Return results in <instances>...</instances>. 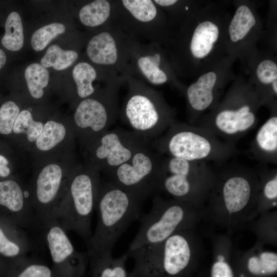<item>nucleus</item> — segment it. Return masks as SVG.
<instances>
[{
    "label": "nucleus",
    "instance_id": "8",
    "mask_svg": "<svg viewBox=\"0 0 277 277\" xmlns=\"http://www.w3.org/2000/svg\"><path fill=\"white\" fill-rule=\"evenodd\" d=\"M101 184L96 174L81 172L75 174L54 215L66 231L76 232L86 244L92 236L91 219Z\"/></svg>",
    "mask_w": 277,
    "mask_h": 277
},
{
    "label": "nucleus",
    "instance_id": "21",
    "mask_svg": "<svg viewBox=\"0 0 277 277\" xmlns=\"http://www.w3.org/2000/svg\"><path fill=\"white\" fill-rule=\"evenodd\" d=\"M128 257L127 252L117 258L112 253L88 258L90 277H129L126 268Z\"/></svg>",
    "mask_w": 277,
    "mask_h": 277
},
{
    "label": "nucleus",
    "instance_id": "14",
    "mask_svg": "<svg viewBox=\"0 0 277 277\" xmlns=\"http://www.w3.org/2000/svg\"><path fill=\"white\" fill-rule=\"evenodd\" d=\"M118 86L109 84L100 99L86 98L78 105L74 115L76 126L98 137L108 130L119 117Z\"/></svg>",
    "mask_w": 277,
    "mask_h": 277
},
{
    "label": "nucleus",
    "instance_id": "19",
    "mask_svg": "<svg viewBox=\"0 0 277 277\" xmlns=\"http://www.w3.org/2000/svg\"><path fill=\"white\" fill-rule=\"evenodd\" d=\"M0 225V255L12 260L15 270L29 258L31 244L25 232L14 225L7 231Z\"/></svg>",
    "mask_w": 277,
    "mask_h": 277
},
{
    "label": "nucleus",
    "instance_id": "5",
    "mask_svg": "<svg viewBox=\"0 0 277 277\" xmlns=\"http://www.w3.org/2000/svg\"><path fill=\"white\" fill-rule=\"evenodd\" d=\"M214 170L204 162L162 157L158 191L194 205L208 199Z\"/></svg>",
    "mask_w": 277,
    "mask_h": 277
},
{
    "label": "nucleus",
    "instance_id": "15",
    "mask_svg": "<svg viewBox=\"0 0 277 277\" xmlns=\"http://www.w3.org/2000/svg\"><path fill=\"white\" fill-rule=\"evenodd\" d=\"M157 6L152 0L113 1L111 23L137 41L142 37L152 43L159 15Z\"/></svg>",
    "mask_w": 277,
    "mask_h": 277
},
{
    "label": "nucleus",
    "instance_id": "24",
    "mask_svg": "<svg viewBox=\"0 0 277 277\" xmlns=\"http://www.w3.org/2000/svg\"><path fill=\"white\" fill-rule=\"evenodd\" d=\"M113 1L95 0L82 7L79 18L86 26L96 27L111 23Z\"/></svg>",
    "mask_w": 277,
    "mask_h": 277
},
{
    "label": "nucleus",
    "instance_id": "10",
    "mask_svg": "<svg viewBox=\"0 0 277 277\" xmlns=\"http://www.w3.org/2000/svg\"><path fill=\"white\" fill-rule=\"evenodd\" d=\"M162 160L161 154L151 149L150 144L107 173L108 181L143 201L158 191Z\"/></svg>",
    "mask_w": 277,
    "mask_h": 277
},
{
    "label": "nucleus",
    "instance_id": "34",
    "mask_svg": "<svg viewBox=\"0 0 277 277\" xmlns=\"http://www.w3.org/2000/svg\"><path fill=\"white\" fill-rule=\"evenodd\" d=\"M11 277H58L52 267L29 258L13 273Z\"/></svg>",
    "mask_w": 277,
    "mask_h": 277
},
{
    "label": "nucleus",
    "instance_id": "22",
    "mask_svg": "<svg viewBox=\"0 0 277 277\" xmlns=\"http://www.w3.org/2000/svg\"><path fill=\"white\" fill-rule=\"evenodd\" d=\"M239 277H270L277 272V254L264 251L249 256L240 267Z\"/></svg>",
    "mask_w": 277,
    "mask_h": 277
},
{
    "label": "nucleus",
    "instance_id": "36",
    "mask_svg": "<svg viewBox=\"0 0 277 277\" xmlns=\"http://www.w3.org/2000/svg\"><path fill=\"white\" fill-rule=\"evenodd\" d=\"M256 75L263 84H269L277 80V65L270 60L262 61L256 68Z\"/></svg>",
    "mask_w": 277,
    "mask_h": 277
},
{
    "label": "nucleus",
    "instance_id": "32",
    "mask_svg": "<svg viewBox=\"0 0 277 277\" xmlns=\"http://www.w3.org/2000/svg\"><path fill=\"white\" fill-rule=\"evenodd\" d=\"M42 122L33 120L31 113L27 110L21 111L17 117L13 131L15 133H25L30 142L36 141L43 130Z\"/></svg>",
    "mask_w": 277,
    "mask_h": 277
},
{
    "label": "nucleus",
    "instance_id": "26",
    "mask_svg": "<svg viewBox=\"0 0 277 277\" xmlns=\"http://www.w3.org/2000/svg\"><path fill=\"white\" fill-rule=\"evenodd\" d=\"M5 33L2 39L4 47L12 51L19 50L24 44L23 27L19 14L10 13L5 22Z\"/></svg>",
    "mask_w": 277,
    "mask_h": 277
},
{
    "label": "nucleus",
    "instance_id": "38",
    "mask_svg": "<svg viewBox=\"0 0 277 277\" xmlns=\"http://www.w3.org/2000/svg\"><path fill=\"white\" fill-rule=\"evenodd\" d=\"M8 161L4 156L0 155V176L6 177L10 173V169L7 167Z\"/></svg>",
    "mask_w": 277,
    "mask_h": 277
},
{
    "label": "nucleus",
    "instance_id": "17",
    "mask_svg": "<svg viewBox=\"0 0 277 277\" xmlns=\"http://www.w3.org/2000/svg\"><path fill=\"white\" fill-rule=\"evenodd\" d=\"M29 196L28 192L23 190L16 182H0V206L10 215L12 224L22 228L37 222L32 205L26 201Z\"/></svg>",
    "mask_w": 277,
    "mask_h": 277
},
{
    "label": "nucleus",
    "instance_id": "31",
    "mask_svg": "<svg viewBox=\"0 0 277 277\" xmlns=\"http://www.w3.org/2000/svg\"><path fill=\"white\" fill-rule=\"evenodd\" d=\"M65 135L66 129L63 125L49 121L44 125L42 133L36 141V145L41 150H49L63 141Z\"/></svg>",
    "mask_w": 277,
    "mask_h": 277
},
{
    "label": "nucleus",
    "instance_id": "28",
    "mask_svg": "<svg viewBox=\"0 0 277 277\" xmlns=\"http://www.w3.org/2000/svg\"><path fill=\"white\" fill-rule=\"evenodd\" d=\"M78 57L76 51L64 50L57 45H53L42 58L41 65L46 68L52 67L56 70H63L74 64Z\"/></svg>",
    "mask_w": 277,
    "mask_h": 277
},
{
    "label": "nucleus",
    "instance_id": "11",
    "mask_svg": "<svg viewBox=\"0 0 277 277\" xmlns=\"http://www.w3.org/2000/svg\"><path fill=\"white\" fill-rule=\"evenodd\" d=\"M214 112L198 120L193 125L210 132L221 140L232 144L257 125L255 101L248 95L232 96Z\"/></svg>",
    "mask_w": 277,
    "mask_h": 277
},
{
    "label": "nucleus",
    "instance_id": "25",
    "mask_svg": "<svg viewBox=\"0 0 277 277\" xmlns=\"http://www.w3.org/2000/svg\"><path fill=\"white\" fill-rule=\"evenodd\" d=\"M72 76L75 83L78 96L86 98L94 92L92 83L97 77L95 68L89 63L80 62L73 68Z\"/></svg>",
    "mask_w": 277,
    "mask_h": 277
},
{
    "label": "nucleus",
    "instance_id": "23",
    "mask_svg": "<svg viewBox=\"0 0 277 277\" xmlns=\"http://www.w3.org/2000/svg\"><path fill=\"white\" fill-rule=\"evenodd\" d=\"M217 26L210 21L200 23L195 28L191 37L190 50L192 56L202 58L212 50L219 36Z\"/></svg>",
    "mask_w": 277,
    "mask_h": 277
},
{
    "label": "nucleus",
    "instance_id": "1",
    "mask_svg": "<svg viewBox=\"0 0 277 277\" xmlns=\"http://www.w3.org/2000/svg\"><path fill=\"white\" fill-rule=\"evenodd\" d=\"M142 202L109 181L101 184L95 207L97 224L87 244L88 258L112 253L121 235L141 217Z\"/></svg>",
    "mask_w": 277,
    "mask_h": 277
},
{
    "label": "nucleus",
    "instance_id": "40",
    "mask_svg": "<svg viewBox=\"0 0 277 277\" xmlns=\"http://www.w3.org/2000/svg\"><path fill=\"white\" fill-rule=\"evenodd\" d=\"M6 62L5 53L0 48V69L3 67Z\"/></svg>",
    "mask_w": 277,
    "mask_h": 277
},
{
    "label": "nucleus",
    "instance_id": "39",
    "mask_svg": "<svg viewBox=\"0 0 277 277\" xmlns=\"http://www.w3.org/2000/svg\"><path fill=\"white\" fill-rule=\"evenodd\" d=\"M153 2L157 5L162 7H167L176 4V0H154Z\"/></svg>",
    "mask_w": 277,
    "mask_h": 277
},
{
    "label": "nucleus",
    "instance_id": "3",
    "mask_svg": "<svg viewBox=\"0 0 277 277\" xmlns=\"http://www.w3.org/2000/svg\"><path fill=\"white\" fill-rule=\"evenodd\" d=\"M134 266L129 277H186L194 263L193 244L188 230L164 241L127 251Z\"/></svg>",
    "mask_w": 277,
    "mask_h": 277
},
{
    "label": "nucleus",
    "instance_id": "29",
    "mask_svg": "<svg viewBox=\"0 0 277 277\" xmlns=\"http://www.w3.org/2000/svg\"><path fill=\"white\" fill-rule=\"evenodd\" d=\"M260 187L257 203L261 206L275 205L277 199L276 168L259 171Z\"/></svg>",
    "mask_w": 277,
    "mask_h": 277
},
{
    "label": "nucleus",
    "instance_id": "12",
    "mask_svg": "<svg viewBox=\"0 0 277 277\" xmlns=\"http://www.w3.org/2000/svg\"><path fill=\"white\" fill-rule=\"evenodd\" d=\"M150 142L131 130H108L96 138L92 156L96 168L107 173L128 161Z\"/></svg>",
    "mask_w": 277,
    "mask_h": 277
},
{
    "label": "nucleus",
    "instance_id": "37",
    "mask_svg": "<svg viewBox=\"0 0 277 277\" xmlns=\"http://www.w3.org/2000/svg\"><path fill=\"white\" fill-rule=\"evenodd\" d=\"M210 277H235V274L230 264L221 259L216 261L212 264Z\"/></svg>",
    "mask_w": 277,
    "mask_h": 277
},
{
    "label": "nucleus",
    "instance_id": "30",
    "mask_svg": "<svg viewBox=\"0 0 277 277\" xmlns=\"http://www.w3.org/2000/svg\"><path fill=\"white\" fill-rule=\"evenodd\" d=\"M25 77L31 96L37 99L42 97L49 80L47 69L38 63L31 64L26 68Z\"/></svg>",
    "mask_w": 277,
    "mask_h": 277
},
{
    "label": "nucleus",
    "instance_id": "18",
    "mask_svg": "<svg viewBox=\"0 0 277 277\" xmlns=\"http://www.w3.org/2000/svg\"><path fill=\"white\" fill-rule=\"evenodd\" d=\"M250 152L263 164H277V116L271 115L257 131Z\"/></svg>",
    "mask_w": 277,
    "mask_h": 277
},
{
    "label": "nucleus",
    "instance_id": "20",
    "mask_svg": "<svg viewBox=\"0 0 277 277\" xmlns=\"http://www.w3.org/2000/svg\"><path fill=\"white\" fill-rule=\"evenodd\" d=\"M216 82V74L209 72L201 76L196 82L187 89V101L194 114L190 121L191 124L193 125L197 121V114L208 109L213 103Z\"/></svg>",
    "mask_w": 277,
    "mask_h": 277
},
{
    "label": "nucleus",
    "instance_id": "4",
    "mask_svg": "<svg viewBox=\"0 0 277 277\" xmlns=\"http://www.w3.org/2000/svg\"><path fill=\"white\" fill-rule=\"evenodd\" d=\"M119 117L131 130L149 140L163 134L175 122L172 111L160 95L144 82L130 77Z\"/></svg>",
    "mask_w": 277,
    "mask_h": 277
},
{
    "label": "nucleus",
    "instance_id": "7",
    "mask_svg": "<svg viewBox=\"0 0 277 277\" xmlns=\"http://www.w3.org/2000/svg\"><path fill=\"white\" fill-rule=\"evenodd\" d=\"M259 171L239 164H230L214 171L208 197L214 206L230 214L238 213L257 203Z\"/></svg>",
    "mask_w": 277,
    "mask_h": 277
},
{
    "label": "nucleus",
    "instance_id": "33",
    "mask_svg": "<svg viewBox=\"0 0 277 277\" xmlns=\"http://www.w3.org/2000/svg\"><path fill=\"white\" fill-rule=\"evenodd\" d=\"M65 30V25L59 23H53L41 27L36 30L31 37L32 48L37 51L43 50L51 40L64 33Z\"/></svg>",
    "mask_w": 277,
    "mask_h": 277
},
{
    "label": "nucleus",
    "instance_id": "16",
    "mask_svg": "<svg viewBox=\"0 0 277 277\" xmlns=\"http://www.w3.org/2000/svg\"><path fill=\"white\" fill-rule=\"evenodd\" d=\"M162 61V54L153 44L137 41L129 63L130 76L153 85L165 84L168 78L161 68Z\"/></svg>",
    "mask_w": 277,
    "mask_h": 277
},
{
    "label": "nucleus",
    "instance_id": "6",
    "mask_svg": "<svg viewBox=\"0 0 277 277\" xmlns=\"http://www.w3.org/2000/svg\"><path fill=\"white\" fill-rule=\"evenodd\" d=\"M194 206L182 201L166 200L155 195L151 209L147 213L141 215L138 220L140 226L128 250L159 243L177 232L188 230Z\"/></svg>",
    "mask_w": 277,
    "mask_h": 277
},
{
    "label": "nucleus",
    "instance_id": "13",
    "mask_svg": "<svg viewBox=\"0 0 277 277\" xmlns=\"http://www.w3.org/2000/svg\"><path fill=\"white\" fill-rule=\"evenodd\" d=\"M45 240L52 262V269L58 277H83L89 259L87 252L77 251L66 230L55 218L44 224Z\"/></svg>",
    "mask_w": 277,
    "mask_h": 277
},
{
    "label": "nucleus",
    "instance_id": "27",
    "mask_svg": "<svg viewBox=\"0 0 277 277\" xmlns=\"http://www.w3.org/2000/svg\"><path fill=\"white\" fill-rule=\"evenodd\" d=\"M255 18L249 8L242 5L238 8L229 27L231 40L236 42L242 39L255 25Z\"/></svg>",
    "mask_w": 277,
    "mask_h": 277
},
{
    "label": "nucleus",
    "instance_id": "2",
    "mask_svg": "<svg viewBox=\"0 0 277 277\" xmlns=\"http://www.w3.org/2000/svg\"><path fill=\"white\" fill-rule=\"evenodd\" d=\"M150 146L160 154L208 163L222 164L239 153L235 145L203 128L175 122Z\"/></svg>",
    "mask_w": 277,
    "mask_h": 277
},
{
    "label": "nucleus",
    "instance_id": "41",
    "mask_svg": "<svg viewBox=\"0 0 277 277\" xmlns=\"http://www.w3.org/2000/svg\"><path fill=\"white\" fill-rule=\"evenodd\" d=\"M272 90L274 93L277 94V80L274 81L272 83Z\"/></svg>",
    "mask_w": 277,
    "mask_h": 277
},
{
    "label": "nucleus",
    "instance_id": "9",
    "mask_svg": "<svg viewBox=\"0 0 277 277\" xmlns=\"http://www.w3.org/2000/svg\"><path fill=\"white\" fill-rule=\"evenodd\" d=\"M136 41L111 23L89 40L87 55L92 63L106 69L110 83L120 85L130 77L129 63Z\"/></svg>",
    "mask_w": 277,
    "mask_h": 277
},
{
    "label": "nucleus",
    "instance_id": "35",
    "mask_svg": "<svg viewBox=\"0 0 277 277\" xmlns=\"http://www.w3.org/2000/svg\"><path fill=\"white\" fill-rule=\"evenodd\" d=\"M19 113L17 105L12 101L5 103L0 108V133L12 132L15 121Z\"/></svg>",
    "mask_w": 277,
    "mask_h": 277
}]
</instances>
